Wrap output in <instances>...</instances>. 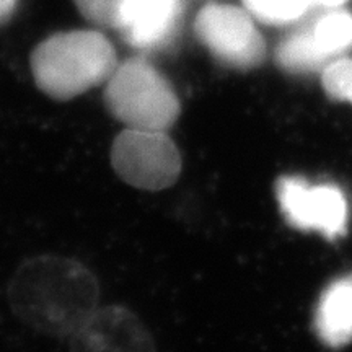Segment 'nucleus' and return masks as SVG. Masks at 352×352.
I'll return each instance as SVG.
<instances>
[{"label":"nucleus","instance_id":"nucleus-4","mask_svg":"<svg viewBox=\"0 0 352 352\" xmlns=\"http://www.w3.org/2000/svg\"><path fill=\"white\" fill-rule=\"evenodd\" d=\"M109 160L126 184L151 192L173 186L183 170L182 152L164 131L126 127L114 138Z\"/></svg>","mask_w":352,"mask_h":352},{"label":"nucleus","instance_id":"nucleus-6","mask_svg":"<svg viewBox=\"0 0 352 352\" xmlns=\"http://www.w3.org/2000/svg\"><path fill=\"white\" fill-rule=\"evenodd\" d=\"M276 199L290 227L318 232L336 240L347 230V199L341 188L329 183H310L302 176H280L276 182Z\"/></svg>","mask_w":352,"mask_h":352},{"label":"nucleus","instance_id":"nucleus-8","mask_svg":"<svg viewBox=\"0 0 352 352\" xmlns=\"http://www.w3.org/2000/svg\"><path fill=\"white\" fill-rule=\"evenodd\" d=\"M184 10V0H127L116 30L140 52L166 51L179 36Z\"/></svg>","mask_w":352,"mask_h":352},{"label":"nucleus","instance_id":"nucleus-5","mask_svg":"<svg viewBox=\"0 0 352 352\" xmlns=\"http://www.w3.org/2000/svg\"><path fill=\"white\" fill-rule=\"evenodd\" d=\"M195 33L219 64L252 70L266 59V43L246 8L208 3L195 20Z\"/></svg>","mask_w":352,"mask_h":352},{"label":"nucleus","instance_id":"nucleus-3","mask_svg":"<svg viewBox=\"0 0 352 352\" xmlns=\"http://www.w3.org/2000/svg\"><path fill=\"white\" fill-rule=\"evenodd\" d=\"M103 98L114 120L132 129L166 132L182 114L173 85L142 56L118 64L104 85Z\"/></svg>","mask_w":352,"mask_h":352},{"label":"nucleus","instance_id":"nucleus-9","mask_svg":"<svg viewBox=\"0 0 352 352\" xmlns=\"http://www.w3.org/2000/svg\"><path fill=\"white\" fill-rule=\"evenodd\" d=\"M314 329L318 340L331 349L352 342V272L334 279L321 292Z\"/></svg>","mask_w":352,"mask_h":352},{"label":"nucleus","instance_id":"nucleus-12","mask_svg":"<svg viewBox=\"0 0 352 352\" xmlns=\"http://www.w3.org/2000/svg\"><path fill=\"white\" fill-rule=\"evenodd\" d=\"M246 12L266 25H289L300 20L308 8V0H243Z\"/></svg>","mask_w":352,"mask_h":352},{"label":"nucleus","instance_id":"nucleus-1","mask_svg":"<svg viewBox=\"0 0 352 352\" xmlns=\"http://www.w3.org/2000/svg\"><path fill=\"white\" fill-rule=\"evenodd\" d=\"M98 277L80 259L44 253L19 264L7 285L15 318L43 336H72L100 307Z\"/></svg>","mask_w":352,"mask_h":352},{"label":"nucleus","instance_id":"nucleus-7","mask_svg":"<svg viewBox=\"0 0 352 352\" xmlns=\"http://www.w3.org/2000/svg\"><path fill=\"white\" fill-rule=\"evenodd\" d=\"M70 352H157L142 318L124 305L98 307L72 336Z\"/></svg>","mask_w":352,"mask_h":352},{"label":"nucleus","instance_id":"nucleus-15","mask_svg":"<svg viewBox=\"0 0 352 352\" xmlns=\"http://www.w3.org/2000/svg\"><path fill=\"white\" fill-rule=\"evenodd\" d=\"M19 0H0V26L6 25L15 13Z\"/></svg>","mask_w":352,"mask_h":352},{"label":"nucleus","instance_id":"nucleus-13","mask_svg":"<svg viewBox=\"0 0 352 352\" xmlns=\"http://www.w3.org/2000/svg\"><path fill=\"white\" fill-rule=\"evenodd\" d=\"M324 94L334 101L352 104V59L338 57L321 72Z\"/></svg>","mask_w":352,"mask_h":352},{"label":"nucleus","instance_id":"nucleus-2","mask_svg":"<svg viewBox=\"0 0 352 352\" xmlns=\"http://www.w3.org/2000/svg\"><path fill=\"white\" fill-rule=\"evenodd\" d=\"M118 64L111 41L96 30L51 34L30 57L36 87L57 101H69L107 83Z\"/></svg>","mask_w":352,"mask_h":352},{"label":"nucleus","instance_id":"nucleus-14","mask_svg":"<svg viewBox=\"0 0 352 352\" xmlns=\"http://www.w3.org/2000/svg\"><path fill=\"white\" fill-rule=\"evenodd\" d=\"M127 0H74L77 10L88 23L104 30H116Z\"/></svg>","mask_w":352,"mask_h":352},{"label":"nucleus","instance_id":"nucleus-11","mask_svg":"<svg viewBox=\"0 0 352 352\" xmlns=\"http://www.w3.org/2000/svg\"><path fill=\"white\" fill-rule=\"evenodd\" d=\"M311 23V30L320 46L333 59L352 50V13L342 8H331Z\"/></svg>","mask_w":352,"mask_h":352},{"label":"nucleus","instance_id":"nucleus-10","mask_svg":"<svg viewBox=\"0 0 352 352\" xmlns=\"http://www.w3.org/2000/svg\"><path fill=\"white\" fill-rule=\"evenodd\" d=\"M276 60L279 67L289 74H311L323 72L334 59L320 46L311 23H308L294 30L279 43Z\"/></svg>","mask_w":352,"mask_h":352},{"label":"nucleus","instance_id":"nucleus-16","mask_svg":"<svg viewBox=\"0 0 352 352\" xmlns=\"http://www.w3.org/2000/svg\"><path fill=\"white\" fill-rule=\"evenodd\" d=\"M308 2H310L311 7H321L331 10V8H341L347 0H308Z\"/></svg>","mask_w":352,"mask_h":352}]
</instances>
